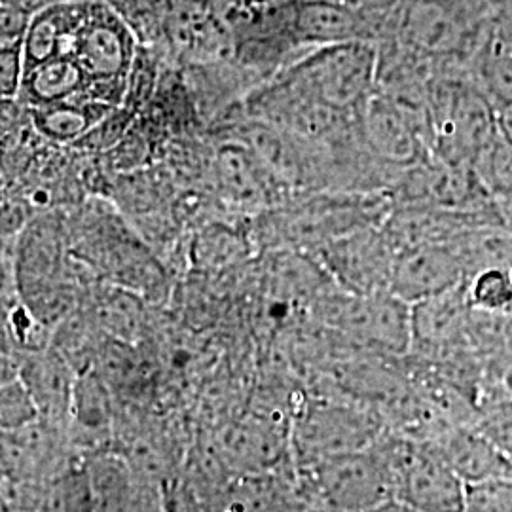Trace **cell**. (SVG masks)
Listing matches in <instances>:
<instances>
[{"mask_svg":"<svg viewBox=\"0 0 512 512\" xmlns=\"http://www.w3.org/2000/svg\"><path fill=\"white\" fill-rule=\"evenodd\" d=\"M71 255L110 287L139 294L147 302L164 298L169 272L145 239L103 205L67 220Z\"/></svg>","mask_w":512,"mask_h":512,"instance_id":"obj_1","label":"cell"},{"mask_svg":"<svg viewBox=\"0 0 512 512\" xmlns=\"http://www.w3.org/2000/svg\"><path fill=\"white\" fill-rule=\"evenodd\" d=\"M315 512H368L397 494L395 435L385 431L368 448L294 467Z\"/></svg>","mask_w":512,"mask_h":512,"instance_id":"obj_2","label":"cell"},{"mask_svg":"<svg viewBox=\"0 0 512 512\" xmlns=\"http://www.w3.org/2000/svg\"><path fill=\"white\" fill-rule=\"evenodd\" d=\"M135 55L137 46L128 23L109 4L90 0L73 52L74 63L88 82L84 101L116 109L128 93Z\"/></svg>","mask_w":512,"mask_h":512,"instance_id":"obj_3","label":"cell"},{"mask_svg":"<svg viewBox=\"0 0 512 512\" xmlns=\"http://www.w3.org/2000/svg\"><path fill=\"white\" fill-rule=\"evenodd\" d=\"M376 52L366 42L325 46L302 61L287 82L315 103L340 114L366 103L374 84Z\"/></svg>","mask_w":512,"mask_h":512,"instance_id":"obj_4","label":"cell"},{"mask_svg":"<svg viewBox=\"0 0 512 512\" xmlns=\"http://www.w3.org/2000/svg\"><path fill=\"white\" fill-rule=\"evenodd\" d=\"M384 433V427L366 410L332 401L308 403L291 429L293 465L308 467L325 459L359 452Z\"/></svg>","mask_w":512,"mask_h":512,"instance_id":"obj_5","label":"cell"},{"mask_svg":"<svg viewBox=\"0 0 512 512\" xmlns=\"http://www.w3.org/2000/svg\"><path fill=\"white\" fill-rule=\"evenodd\" d=\"M323 310L336 330L385 355L410 353V306L391 293L349 294L325 300Z\"/></svg>","mask_w":512,"mask_h":512,"instance_id":"obj_6","label":"cell"},{"mask_svg":"<svg viewBox=\"0 0 512 512\" xmlns=\"http://www.w3.org/2000/svg\"><path fill=\"white\" fill-rule=\"evenodd\" d=\"M380 215V205L363 198H321L277 215L266 234L275 247L287 245L313 253L336 239L376 226Z\"/></svg>","mask_w":512,"mask_h":512,"instance_id":"obj_7","label":"cell"},{"mask_svg":"<svg viewBox=\"0 0 512 512\" xmlns=\"http://www.w3.org/2000/svg\"><path fill=\"white\" fill-rule=\"evenodd\" d=\"M338 289L349 294L389 293L399 253L384 228H365L310 253Z\"/></svg>","mask_w":512,"mask_h":512,"instance_id":"obj_8","label":"cell"},{"mask_svg":"<svg viewBox=\"0 0 512 512\" xmlns=\"http://www.w3.org/2000/svg\"><path fill=\"white\" fill-rule=\"evenodd\" d=\"M395 471L397 501L423 512H463L465 482L429 444L395 435Z\"/></svg>","mask_w":512,"mask_h":512,"instance_id":"obj_9","label":"cell"},{"mask_svg":"<svg viewBox=\"0 0 512 512\" xmlns=\"http://www.w3.org/2000/svg\"><path fill=\"white\" fill-rule=\"evenodd\" d=\"M93 512H165L162 486L139 475L116 452L86 458Z\"/></svg>","mask_w":512,"mask_h":512,"instance_id":"obj_10","label":"cell"},{"mask_svg":"<svg viewBox=\"0 0 512 512\" xmlns=\"http://www.w3.org/2000/svg\"><path fill=\"white\" fill-rule=\"evenodd\" d=\"M465 281V268L454 243L420 245L403 251L397 258L389 293L414 306L448 293Z\"/></svg>","mask_w":512,"mask_h":512,"instance_id":"obj_11","label":"cell"},{"mask_svg":"<svg viewBox=\"0 0 512 512\" xmlns=\"http://www.w3.org/2000/svg\"><path fill=\"white\" fill-rule=\"evenodd\" d=\"M19 378L37 404L40 418L69 427L78 370L54 348L29 353L16 361Z\"/></svg>","mask_w":512,"mask_h":512,"instance_id":"obj_12","label":"cell"},{"mask_svg":"<svg viewBox=\"0 0 512 512\" xmlns=\"http://www.w3.org/2000/svg\"><path fill=\"white\" fill-rule=\"evenodd\" d=\"M0 501L14 512H93L86 461L37 482H6Z\"/></svg>","mask_w":512,"mask_h":512,"instance_id":"obj_13","label":"cell"},{"mask_svg":"<svg viewBox=\"0 0 512 512\" xmlns=\"http://www.w3.org/2000/svg\"><path fill=\"white\" fill-rule=\"evenodd\" d=\"M90 0H54L35 12L21 38L25 71L55 57L73 59L76 35Z\"/></svg>","mask_w":512,"mask_h":512,"instance_id":"obj_14","label":"cell"},{"mask_svg":"<svg viewBox=\"0 0 512 512\" xmlns=\"http://www.w3.org/2000/svg\"><path fill=\"white\" fill-rule=\"evenodd\" d=\"M365 141L382 162L389 165H416L423 162L425 141L412 122V114L393 99L378 97L365 109Z\"/></svg>","mask_w":512,"mask_h":512,"instance_id":"obj_15","label":"cell"},{"mask_svg":"<svg viewBox=\"0 0 512 512\" xmlns=\"http://www.w3.org/2000/svg\"><path fill=\"white\" fill-rule=\"evenodd\" d=\"M448 467L465 482L512 478V461L486 439L475 425H456L427 440Z\"/></svg>","mask_w":512,"mask_h":512,"instance_id":"obj_16","label":"cell"},{"mask_svg":"<svg viewBox=\"0 0 512 512\" xmlns=\"http://www.w3.org/2000/svg\"><path fill=\"white\" fill-rule=\"evenodd\" d=\"M291 35L306 44L338 46L366 42L372 33L359 8L336 0H294Z\"/></svg>","mask_w":512,"mask_h":512,"instance_id":"obj_17","label":"cell"},{"mask_svg":"<svg viewBox=\"0 0 512 512\" xmlns=\"http://www.w3.org/2000/svg\"><path fill=\"white\" fill-rule=\"evenodd\" d=\"M217 177L224 196L243 207H262L277 194L279 179L249 148H222L217 160Z\"/></svg>","mask_w":512,"mask_h":512,"instance_id":"obj_18","label":"cell"},{"mask_svg":"<svg viewBox=\"0 0 512 512\" xmlns=\"http://www.w3.org/2000/svg\"><path fill=\"white\" fill-rule=\"evenodd\" d=\"M88 90L86 76L69 57H55L25 71L19 97L29 109L52 107L82 99Z\"/></svg>","mask_w":512,"mask_h":512,"instance_id":"obj_19","label":"cell"},{"mask_svg":"<svg viewBox=\"0 0 512 512\" xmlns=\"http://www.w3.org/2000/svg\"><path fill=\"white\" fill-rule=\"evenodd\" d=\"M401 33L408 46L425 54L450 52L459 42L458 21L437 0H410L401 18Z\"/></svg>","mask_w":512,"mask_h":512,"instance_id":"obj_20","label":"cell"},{"mask_svg":"<svg viewBox=\"0 0 512 512\" xmlns=\"http://www.w3.org/2000/svg\"><path fill=\"white\" fill-rule=\"evenodd\" d=\"M147 300L139 294L110 287L95 296L92 310L93 325L110 340L137 346L147 329Z\"/></svg>","mask_w":512,"mask_h":512,"instance_id":"obj_21","label":"cell"},{"mask_svg":"<svg viewBox=\"0 0 512 512\" xmlns=\"http://www.w3.org/2000/svg\"><path fill=\"white\" fill-rule=\"evenodd\" d=\"M116 109L93 101H67L31 109L38 133L55 143H78Z\"/></svg>","mask_w":512,"mask_h":512,"instance_id":"obj_22","label":"cell"},{"mask_svg":"<svg viewBox=\"0 0 512 512\" xmlns=\"http://www.w3.org/2000/svg\"><path fill=\"white\" fill-rule=\"evenodd\" d=\"M473 425L512 461V391L503 380L484 384Z\"/></svg>","mask_w":512,"mask_h":512,"instance_id":"obj_23","label":"cell"},{"mask_svg":"<svg viewBox=\"0 0 512 512\" xmlns=\"http://www.w3.org/2000/svg\"><path fill=\"white\" fill-rule=\"evenodd\" d=\"M469 308L490 315H512V281L509 270L490 268L465 281Z\"/></svg>","mask_w":512,"mask_h":512,"instance_id":"obj_24","label":"cell"},{"mask_svg":"<svg viewBox=\"0 0 512 512\" xmlns=\"http://www.w3.org/2000/svg\"><path fill=\"white\" fill-rule=\"evenodd\" d=\"M38 420L37 404L19 376L0 385V433L18 431Z\"/></svg>","mask_w":512,"mask_h":512,"instance_id":"obj_25","label":"cell"},{"mask_svg":"<svg viewBox=\"0 0 512 512\" xmlns=\"http://www.w3.org/2000/svg\"><path fill=\"white\" fill-rule=\"evenodd\" d=\"M463 512H512V478L465 484Z\"/></svg>","mask_w":512,"mask_h":512,"instance_id":"obj_26","label":"cell"},{"mask_svg":"<svg viewBox=\"0 0 512 512\" xmlns=\"http://www.w3.org/2000/svg\"><path fill=\"white\" fill-rule=\"evenodd\" d=\"M25 80L21 40H0V103L19 97Z\"/></svg>","mask_w":512,"mask_h":512,"instance_id":"obj_27","label":"cell"},{"mask_svg":"<svg viewBox=\"0 0 512 512\" xmlns=\"http://www.w3.org/2000/svg\"><path fill=\"white\" fill-rule=\"evenodd\" d=\"M165 512H202L200 501L183 475L175 476L162 484Z\"/></svg>","mask_w":512,"mask_h":512,"instance_id":"obj_28","label":"cell"},{"mask_svg":"<svg viewBox=\"0 0 512 512\" xmlns=\"http://www.w3.org/2000/svg\"><path fill=\"white\" fill-rule=\"evenodd\" d=\"M503 382L512 384V317L509 321V329L505 336V349H503Z\"/></svg>","mask_w":512,"mask_h":512,"instance_id":"obj_29","label":"cell"},{"mask_svg":"<svg viewBox=\"0 0 512 512\" xmlns=\"http://www.w3.org/2000/svg\"><path fill=\"white\" fill-rule=\"evenodd\" d=\"M368 512H423L420 509H416V507H410V505H406L403 501H397V499H391V501H387L384 505H380V507H376V509H372V511Z\"/></svg>","mask_w":512,"mask_h":512,"instance_id":"obj_30","label":"cell"},{"mask_svg":"<svg viewBox=\"0 0 512 512\" xmlns=\"http://www.w3.org/2000/svg\"><path fill=\"white\" fill-rule=\"evenodd\" d=\"M4 482H6V475H4V467H2V459H0V492H2Z\"/></svg>","mask_w":512,"mask_h":512,"instance_id":"obj_31","label":"cell"},{"mask_svg":"<svg viewBox=\"0 0 512 512\" xmlns=\"http://www.w3.org/2000/svg\"><path fill=\"white\" fill-rule=\"evenodd\" d=\"M0 512H14V511H10V509H8V507H6V505H4V503H2V501H0Z\"/></svg>","mask_w":512,"mask_h":512,"instance_id":"obj_32","label":"cell"},{"mask_svg":"<svg viewBox=\"0 0 512 512\" xmlns=\"http://www.w3.org/2000/svg\"><path fill=\"white\" fill-rule=\"evenodd\" d=\"M509 274H511V281H512V268L509 270Z\"/></svg>","mask_w":512,"mask_h":512,"instance_id":"obj_33","label":"cell"}]
</instances>
